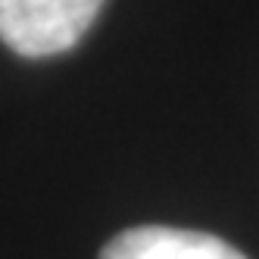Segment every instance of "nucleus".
<instances>
[{
	"label": "nucleus",
	"instance_id": "2",
	"mask_svg": "<svg viewBox=\"0 0 259 259\" xmlns=\"http://www.w3.org/2000/svg\"><path fill=\"white\" fill-rule=\"evenodd\" d=\"M100 259H247L222 237L188 228L141 225L116 234Z\"/></svg>",
	"mask_w": 259,
	"mask_h": 259
},
{
	"label": "nucleus",
	"instance_id": "1",
	"mask_svg": "<svg viewBox=\"0 0 259 259\" xmlns=\"http://www.w3.org/2000/svg\"><path fill=\"white\" fill-rule=\"evenodd\" d=\"M103 0H0V41L19 57H57L75 47Z\"/></svg>",
	"mask_w": 259,
	"mask_h": 259
}]
</instances>
